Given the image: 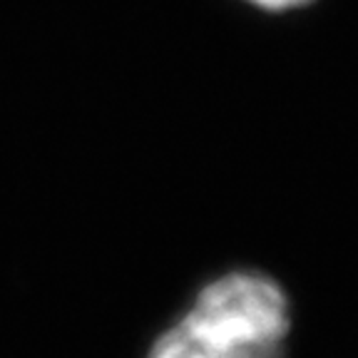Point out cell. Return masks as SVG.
I'll list each match as a JSON object with an SVG mask.
<instances>
[{"label":"cell","instance_id":"1","mask_svg":"<svg viewBox=\"0 0 358 358\" xmlns=\"http://www.w3.org/2000/svg\"><path fill=\"white\" fill-rule=\"evenodd\" d=\"M291 329L286 286L264 268L234 266L192 294L145 358H284Z\"/></svg>","mask_w":358,"mask_h":358},{"label":"cell","instance_id":"2","mask_svg":"<svg viewBox=\"0 0 358 358\" xmlns=\"http://www.w3.org/2000/svg\"><path fill=\"white\" fill-rule=\"evenodd\" d=\"M257 8H264V10H291V8H301L311 0H246Z\"/></svg>","mask_w":358,"mask_h":358}]
</instances>
